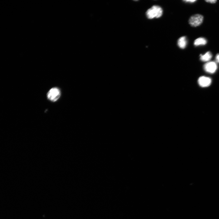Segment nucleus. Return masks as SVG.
<instances>
[{
    "mask_svg": "<svg viewBox=\"0 0 219 219\" xmlns=\"http://www.w3.org/2000/svg\"><path fill=\"white\" fill-rule=\"evenodd\" d=\"M198 83L202 87H207L211 84L212 80L210 78L202 76L200 77L198 80Z\"/></svg>",
    "mask_w": 219,
    "mask_h": 219,
    "instance_id": "39448f33",
    "label": "nucleus"
},
{
    "mask_svg": "<svg viewBox=\"0 0 219 219\" xmlns=\"http://www.w3.org/2000/svg\"><path fill=\"white\" fill-rule=\"evenodd\" d=\"M204 19L203 16L201 14L194 15L190 18L189 23L191 26L197 27L201 25Z\"/></svg>",
    "mask_w": 219,
    "mask_h": 219,
    "instance_id": "7ed1b4c3",
    "label": "nucleus"
},
{
    "mask_svg": "<svg viewBox=\"0 0 219 219\" xmlns=\"http://www.w3.org/2000/svg\"><path fill=\"white\" fill-rule=\"evenodd\" d=\"M216 58V62L218 63H219V54L217 55Z\"/></svg>",
    "mask_w": 219,
    "mask_h": 219,
    "instance_id": "9b49d317",
    "label": "nucleus"
},
{
    "mask_svg": "<svg viewBox=\"0 0 219 219\" xmlns=\"http://www.w3.org/2000/svg\"><path fill=\"white\" fill-rule=\"evenodd\" d=\"M163 13V11L161 7L158 6H153L148 10L146 15L148 19H152L161 17Z\"/></svg>",
    "mask_w": 219,
    "mask_h": 219,
    "instance_id": "f257e3e1",
    "label": "nucleus"
},
{
    "mask_svg": "<svg viewBox=\"0 0 219 219\" xmlns=\"http://www.w3.org/2000/svg\"><path fill=\"white\" fill-rule=\"evenodd\" d=\"M216 63L214 62H210L206 63L204 66V69L206 72L213 74L215 72L217 69Z\"/></svg>",
    "mask_w": 219,
    "mask_h": 219,
    "instance_id": "20e7f679",
    "label": "nucleus"
},
{
    "mask_svg": "<svg viewBox=\"0 0 219 219\" xmlns=\"http://www.w3.org/2000/svg\"><path fill=\"white\" fill-rule=\"evenodd\" d=\"M207 41L205 38H200L195 40L194 45L195 46L205 45L207 43Z\"/></svg>",
    "mask_w": 219,
    "mask_h": 219,
    "instance_id": "0eeeda50",
    "label": "nucleus"
},
{
    "mask_svg": "<svg viewBox=\"0 0 219 219\" xmlns=\"http://www.w3.org/2000/svg\"><path fill=\"white\" fill-rule=\"evenodd\" d=\"M60 90L57 87L52 88L47 94L48 99L53 102L56 101L60 98Z\"/></svg>",
    "mask_w": 219,
    "mask_h": 219,
    "instance_id": "f03ea898",
    "label": "nucleus"
},
{
    "mask_svg": "<svg viewBox=\"0 0 219 219\" xmlns=\"http://www.w3.org/2000/svg\"><path fill=\"white\" fill-rule=\"evenodd\" d=\"M205 1L208 3H211L212 4H214L216 3L217 2V1H216V0H207V1Z\"/></svg>",
    "mask_w": 219,
    "mask_h": 219,
    "instance_id": "1a4fd4ad",
    "label": "nucleus"
},
{
    "mask_svg": "<svg viewBox=\"0 0 219 219\" xmlns=\"http://www.w3.org/2000/svg\"><path fill=\"white\" fill-rule=\"evenodd\" d=\"M196 0H193V1H191V0H190V1H184L186 3H193L194 2H195L196 1Z\"/></svg>",
    "mask_w": 219,
    "mask_h": 219,
    "instance_id": "9d476101",
    "label": "nucleus"
},
{
    "mask_svg": "<svg viewBox=\"0 0 219 219\" xmlns=\"http://www.w3.org/2000/svg\"><path fill=\"white\" fill-rule=\"evenodd\" d=\"M200 56V59L202 61L207 62L211 60L212 55L210 52H208L204 55L201 54Z\"/></svg>",
    "mask_w": 219,
    "mask_h": 219,
    "instance_id": "6e6552de",
    "label": "nucleus"
},
{
    "mask_svg": "<svg viewBox=\"0 0 219 219\" xmlns=\"http://www.w3.org/2000/svg\"><path fill=\"white\" fill-rule=\"evenodd\" d=\"M177 44L178 46L181 49H184L186 47L187 41L186 37H182L179 39Z\"/></svg>",
    "mask_w": 219,
    "mask_h": 219,
    "instance_id": "423d86ee",
    "label": "nucleus"
}]
</instances>
